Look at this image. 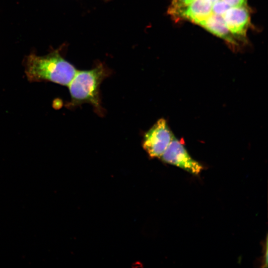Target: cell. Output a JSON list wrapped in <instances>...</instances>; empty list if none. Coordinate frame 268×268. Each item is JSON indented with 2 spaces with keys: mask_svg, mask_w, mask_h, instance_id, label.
<instances>
[{
  "mask_svg": "<svg viewBox=\"0 0 268 268\" xmlns=\"http://www.w3.org/2000/svg\"><path fill=\"white\" fill-rule=\"evenodd\" d=\"M76 72L58 51L44 56L30 54L26 60L25 73L30 81H47L68 86Z\"/></svg>",
  "mask_w": 268,
  "mask_h": 268,
  "instance_id": "obj_1",
  "label": "cell"
},
{
  "mask_svg": "<svg viewBox=\"0 0 268 268\" xmlns=\"http://www.w3.org/2000/svg\"><path fill=\"white\" fill-rule=\"evenodd\" d=\"M109 73V70L101 63L89 70H77L68 85L71 97L68 106L89 103L101 115L103 109L101 104L100 86Z\"/></svg>",
  "mask_w": 268,
  "mask_h": 268,
  "instance_id": "obj_2",
  "label": "cell"
},
{
  "mask_svg": "<svg viewBox=\"0 0 268 268\" xmlns=\"http://www.w3.org/2000/svg\"><path fill=\"white\" fill-rule=\"evenodd\" d=\"M173 136L166 120L160 119L144 134L142 147L150 157L159 158Z\"/></svg>",
  "mask_w": 268,
  "mask_h": 268,
  "instance_id": "obj_3",
  "label": "cell"
},
{
  "mask_svg": "<svg viewBox=\"0 0 268 268\" xmlns=\"http://www.w3.org/2000/svg\"><path fill=\"white\" fill-rule=\"evenodd\" d=\"M165 163L175 165L194 175L199 174L203 166L189 154L184 144L174 135L159 157Z\"/></svg>",
  "mask_w": 268,
  "mask_h": 268,
  "instance_id": "obj_4",
  "label": "cell"
},
{
  "mask_svg": "<svg viewBox=\"0 0 268 268\" xmlns=\"http://www.w3.org/2000/svg\"><path fill=\"white\" fill-rule=\"evenodd\" d=\"M223 18L234 38L244 41L250 20L248 6L231 7L225 12Z\"/></svg>",
  "mask_w": 268,
  "mask_h": 268,
  "instance_id": "obj_5",
  "label": "cell"
},
{
  "mask_svg": "<svg viewBox=\"0 0 268 268\" xmlns=\"http://www.w3.org/2000/svg\"><path fill=\"white\" fill-rule=\"evenodd\" d=\"M194 0H172L168 8V13L177 20L180 13Z\"/></svg>",
  "mask_w": 268,
  "mask_h": 268,
  "instance_id": "obj_6",
  "label": "cell"
},
{
  "mask_svg": "<svg viewBox=\"0 0 268 268\" xmlns=\"http://www.w3.org/2000/svg\"><path fill=\"white\" fill-rule=\"evenodd\" d=\"M229 5L232 7L247 6V0H223Z\"/></svg>",
  "mask_w": 268,
  "mask_h": 268,
  "instance_id": "obj_7",
  "label": "cell"
}]
</instances>
